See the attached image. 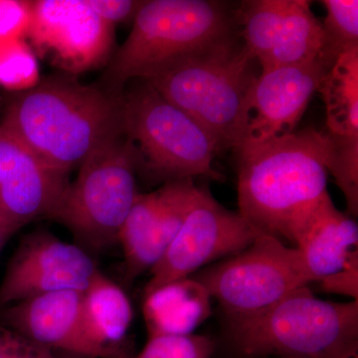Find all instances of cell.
Masks as SVG:
<instances>
[{
	"label": "cell",
	"mask_w": 358,
	"mask_h": 358,
	"mask_svg": "<svg viewBox=\"0 0 358 358\" xmlns=\"http://www.w3.org/2000/svg\"><path fill=\"white\" fill-rule=\"evenodd\" d=\"M0 317L39 345L86 358H129L124 350L101 345L90 333L84 317L83 292L43 294L2 308Z\"/></svg>",
	"instance_id": "13"
},
{
	"label": "cell",
	"mask_w": 358,
	"mask_h": 358,
	"mask_svg": "<svg viewBox=\"0 0 358 358\" xmlns=\"http://www.w3.org/2000/svg\"><path fill=\"white\" fill-rule=\"evenodd\" d=\"M16 231L17 230L0 214V251Z\"/></svg>",
	"instance_id": "29"
},
{
	"label": "cell",
	"mask_w": 358,
	"mask_h": 358,
	"mask_svg": "<svg viewBox=\"0 0 358 358\" xmlns=\"http://www.w3.org/2000/svg\"><path fill=\"white\" fill-rule=\"evenodd\" d=\"M215 341L206 336H159L148 338L138 355L129 358H211Z\"/></svg>",
	"instance_id": "24"
},
{
	"label": "cell",
	"mask_w": 358,
	"mask_h": 358,
	"mask_svg": "<svg viewBox=\"0 0 358 358\" xmlns=\"http://www.w3.org/2000/svg\"><path fill=\"white\" fill-rule=\"evenodd\" d=\"M329 134L305 129L235 150L239 213L255 229L294 243L327 194Z\"/></svg>",
	"instance_id": "1"
},
{
	"label": "cell",
	"mask_w": 358,
	"mask_h": 358,
	"mask_svg": "<svg viewBox=\"0 0 358 358\" xmlns=\"http://www.w3.org/2000/svg\"><path fill=\"white\" fill-rule=\"evenodd\" d=\"M320 288L327 293L358 298V255L353 257L345 268L320 280Z\"/></svg>",
	"instance_id": "27"
},
{
	"label": "cell",
	"mask_w": 358,
	"mask_h": 358,
	"mask_svg": "<svg viewBox=\"0 0 358 358\" xmlns=\"http://www.w3.org/2000/svg\"><path fill=\"white\" fill-rule=\"evenodd\" d=\"M246 48L262 72L319 61L322 22L305 0L245 1L236 11Z\"/></svg>",
	"instance_id": "11"
},
{
	"label": "cell",
	"mask_w": 358,
	"mask_h": 358,
	"mask_svg": "<svg viewBox=\"0 0 358 358\" xmlns=\"http://www.w3.org/2000/svg\"><path fill=\"white\" fill-rule=\"evenodd\" d=\"M236 11L211 0L143 2L128 38L107 65L101 88L115 96L131 80H145L164 66L238 34Z\"/></svg>",
	"instance_id": "4"
},
{
	"label": "cell",
	"mask_w": 358,
	"mask_h": 358,
	"mask_svg": "<svg viewBox=\"0 0 358 358\" xmlns=\"http://www.w3.org/2000/svg\"><path fill=\"white\" fill-rule=\"evenodd\" d=\"M0 128L47 164L69 173L124 136L122 96L80 83L72 75H56L18 93Z\"/></svg>",
	"instance_id": "2"
},
{
	"label": "cell",
	"mask_w": 358,
	"mask_h": 358,
	"mask_svg": "<svg viewBox=\"0 0 358 358\" xmlns=\"http://www.w3.org/2000/svg\"><path fill=\"white\" fill-rule=\"evenodd\" d=\"M242 41L238 33L143 80L194 120L219 152L241 145L250 95L259 77L257 60Z\"/></svg>",
	"instance_id": "3"
},
{
	"label": "cell",
	"mask_w": 358,
	"mask_h": 358,
	"mask_svg": "<svg viewBox=\"0 0 358 358\" xmlns=\"http://www.w3.org/2000/svg\"><path fill=\"white\" fill-rule=\"evenodd\" d=\"M259 233L239 212L228 210L207 188L197 186L180 229L150 270L145 296L169 282L192 277L209 264L236 255Z\"/></svg>",
	"instance_id": "9"
},
{
	"label": "cell",
	"mask_w": 358,
	"mask_h": 358,
	"mask_svg": "<svg viewBox=\"0 0 358 358\" xmlns=\"http://www.w3.org/2000/svg\"><path fill=\"white\" fill-rule=\"evenodd\" d=\"M99 268L76 245L46 231L26 235L0 282V308L61 291L83 292Z\"/></svg>",
	"instance_id": "12"
},
{
	"label": "cell",
	"mask_w": 358,
	"mask_h": 358,
	"mask_svg": "<svg viewBox=\"0 0 358 358\" xmlns=\"http://www.w3.org/2000/svg\"><path fill=\"white\" fill-rule=\"evenodd\" d=\"M68 174L0 128V214L16 230L51 218L70 185Z\"/></svg>",
	"instance_id": "14"
},
{
	"label": "cell",
	"mask_w": 358,
	"mask_h": 358,
	"mask_svg": "<svg viewBox=\"0 0 358 358\" xmlns=\"http://www.w3.org/2000/svg\"><path fill=\"white\" fill-rule=\"evenodd\" d=\"M40 58L76 76L109 63L114 25L102 20L88 0L31 1L27 36Z\"/></svg>",
	"instance_id": "10"
},
{
	"label": "cell",
	"mask_w": 358,
	"mask_h": 358,
	"mask_svg": "<svg viewBox=\"0 0 358 358\" xmlns=\"http://www.w3.org/2000/svg\"><path fill=\"white\" fill-rule=\"evenodd\" d=\"M211 294L193 277L169 282L145 294L143 319L148 339L187 336L208 319Z\"/></svg>",
	"instance_id": "17"
},
{
	"label": "cell",
	"mask_w": 358,
	"mask_h": 358,
	"mask_svg": "<svg viewBox=\"0 0 358 358\" xmlns=\"http://www.w3.org/2000/svg\"><path fill=\"white\" fill-rule=\"evenodd\" d=\"M358 227L334 206L329 193L303 224L294 240L310 282H317L345 267L358 255Z\"/></svg>",
	"instance_id": "16"
},
{
	"label": "cell",
	"mask_w": 358,
	"mask_h": 358,
	"mask_svg": "<svg viewBox=\"0 0 358 358\" xmlns=\"http://www.w3.org/2000/svg\"><path fill=\"white\" fill-rule=\"evenodd\" d=\"M331 150L327 171L336 178V185L345 194L348 211L358 212V138L331 136Z\"/></svg>",
	"instance_id": "23"
},
{
	"label": "cell",
	"mask_w": 358,
	"mask_h": 358,
	"mask_svg": "<svg viewBox=\"0 0 358 358\" xmlns=\"http://www.w3.org/2000/svg\"><path fill=\"white\" fill-rule=\"evenodd\" d=\"M327 73L320 61L261 72L250 95L246 129L238 148L294 133Z\"/></svg>",
	"instance_id": "15"
},
{
	"label": "cell",
	"mask_w": 358,
	"mask_h": 358,
	"mask_svg": "<svg viewBox=\"0 0 358 358\" xmlns=\"http://www.w3.org/2000/svg\"><path fill=\"white\" fill-rule=\"evenodd\" d=\"M197 186L192 179H180L166 182L159 190V210L154 230L143 256L140 275L150 271L178 234L192 206Z\"/></svg>",
	"instance_id": "20"
},
{
	"label": "cell",
	"mask_w": 358,
	"mask_h": 358,
	"mask_svg": "<svg viewBox=\"0 0 358 358\" xmlns=\"http://www.w3.org/2000/svg\"><path fill=\"white\" fill-rule=\"evenodd\" d=\"M0 358H57L53 352L26 338L10 327L0 324Z\"/></svg>",
	"instance_id": "26"
},
{
	"label": "cell",
	"mask_w": 358,
	"mask_h": 358,
	"mask_svg": "<svg viewBox=\"0 0 358 358\" xmlns=\"http://www.w3.org/2000/svg\"><path fill=\"white\" fill-rule=\"evenodd\" d=\"M241 358H358V301L333 303L301 287L265 312L228 320Z\"/></svg>",
	"instance_id": "5"
},
{
	"label": "cell",
	"mask_w": 358,
	"mask_h": 358,
	"mask_svg": "<svg viewBox=\"0 0 358 358\" xmlns=\"http://www.w3.org/2000/svg\"><path fill=\"white\" fill-rule=\"evenodd\" d=\"M85 320L90 333L98 343L124 350L134 313L131 301L121 287L96 271L83 291Z\"/></svg>",
	"instance_id": "18"
},
{
	"label": "cell",
	"mask_w": 358,
	"mask_h": 358,
	"mask_svg": "<svg viewBox=\"0 0 358 358\" xmlns=\"http://www.w3.org/2000/svg\"><path fill=\"white\" fill-rule=\"evenodd\" d=\"M192 277L218 301L227 320L259 315L312 282L298 250L264 233L243 251Z\"/></svg>",
	"instance_id": "8"
},
{
	"label": "cell",
	"mask_w": 358,
	"mask_h": 358,
	"mask_svg": "<svg viewBox=\"0 0 358 358\" xmlns=\"http://www.w3.org/2000/svg\"><path fill=\"white\" fill-rule=\"evenodd\" d=\"M327 16L319 61L329 72L346 51L358 47L357 0H324Z\"/></svg>",
	"instance_id": "21"
},
{
	"label": "cell",
	"mask_w": 358,
	"mask_h": 358,
	"mask_svg": "<svg viewBox=\"0 0 358 358\" xmlns=\"http://www.w3.org/2000/svg\"><path fill=\"white\" fill-rule=\"evenodd\" d=\"M39 82L36 54L26 39L0 40V86L21 93Z\"/></svg>",
	"instance_id": "22"
},
{
	"label": "cell",
	"mask_w": 358,
	"mask_h": 358,
	"mask_svg": "<svg viewBox=\"0 0 358 358\" xmlns=\"http://www.w3.org/2000/svg\"><path fill=\"white\" fill-rule=\"evenodd\" d=\"M90 6L110 24L134 20L145 1L136 0H88Z\"/></svg>",
	"instance_id": "28"
},
{
	"label": "cell",
	"mask_w": 358,
	"mask_h": 358,
	"mask_svg": "<svg viewBox=\"0 0 358 358\" xmlns=\"http://www.w3.org/2000/svg\"><path fill=\"white\" fill-rule=\"evenodd\" d=\"M329 134L358 138V47L338 59L320 82Z\"/></svg>",
	"instance_id": "19"
},
{
	"label": "cell",
	"mask_w": 358,
	"mask_h": 358,
	"mask_svg": "<svg viewBox=\"0 0 358 358\" xmlns=\"http://www.w3.org/2000/svg\"><path fill=\"white\" fill-rule=\"evenodd\" d=\"M31 16V1L0 0V40L25 38Z\"/></svg>",
	"instance_id": "25"
},
{
	"label": "cell",
	"mask_w": 358,
	"mask_h": 358,
	"mask_svg": "<svg viewBox=\"0 0 358 358\" xmlns=\"http://www.w3.org/2000/svg\"><path fill=\"white\" fill-rule=\"evenodd\" d=\"M122 95V126L136 148L138 169L166 182L194 176L223 181L213 169L219 155L213 138L147 82Z\"/></svg>",
	"instance_id": "6"
},
{
	"label": "cell",
	"mask_w": 358,
	"mask_h": 358,
	"mask_svg": "<svg viewBox=\"0 0 358 358\" xmlns=\"http://www.w3.org/2000/svg\"><path fill=\"white\" fill-rule=\"evenodd\" d=\"M79 169L51 218L88 248H107L117 243L138 194L136 148L124 134L96 150Z\"/></svg>",
	"instance_id": "7"
}]
</instances>
